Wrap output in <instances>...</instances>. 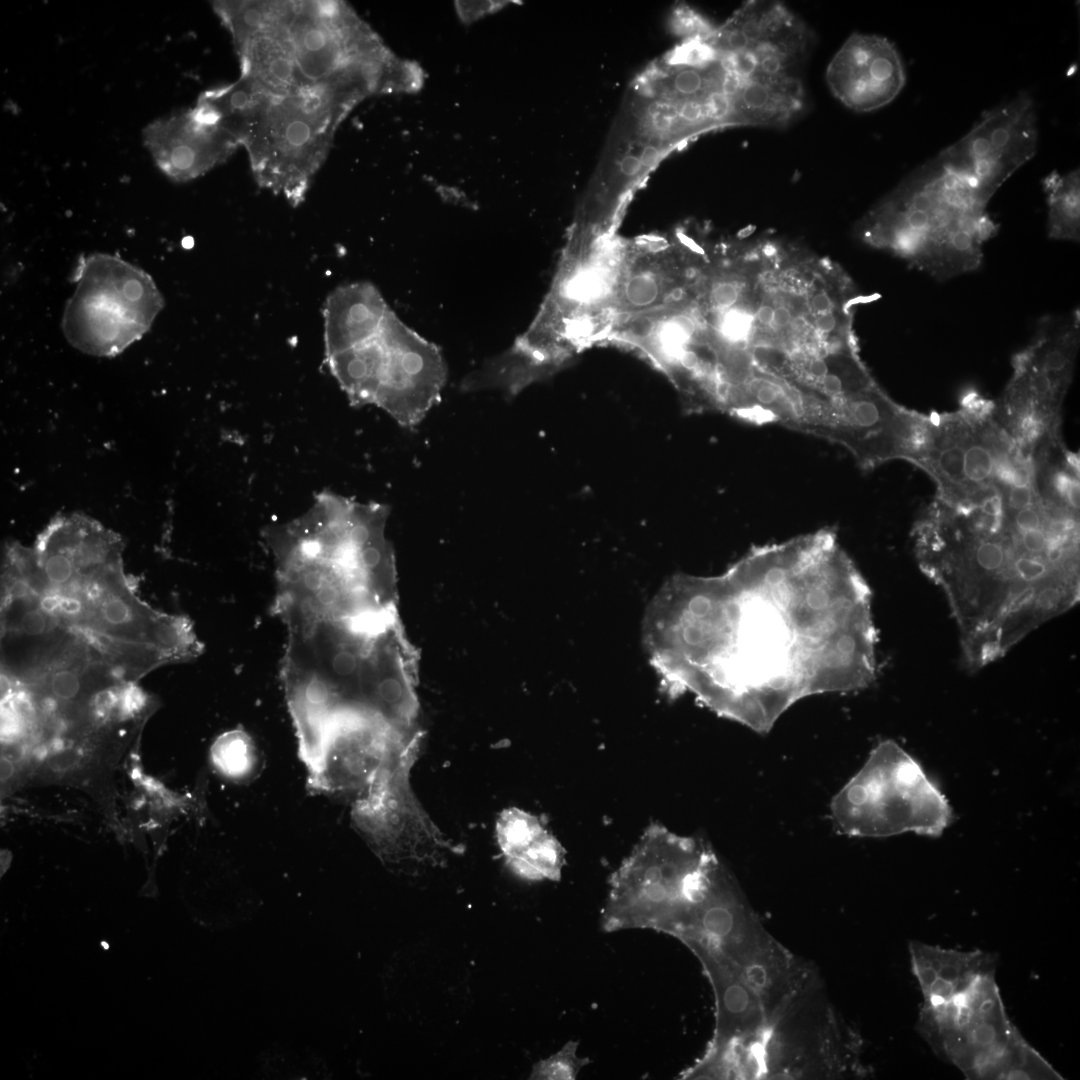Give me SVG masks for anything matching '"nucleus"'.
Segmentation results:
<instances>
[{
    "label": "nucleus",
    "instance_id": "412c9836",
    "mask_svg": "<svg viewBox=\"0 0 1080 1080\" xmlns=\"http://www.w3.org/2000/svg\"><path fill=\"white\" fill-rule=\"evenodd\" d=\"M212 6L238 51L253 36L288 26L296 1H214Z\"/></svg>",
    "mask_w": 1080,
    "mask_h": 1080
},
{
    "label": "nucleus",
    "instance_id": "a878e982",
    "mask_svg": "<svg viewBox=\"0 0 1080 1080\" xmlns=\"http://www.w3.org/2000/svg\"><path fill=\"white\" fill-rule=\"evenodd\" d=\"M504 1H456L455 8L462 22L470 24L505 5Z\"/></svg>",
    "mask_w": 1080,
    "mask_h": 1080
},
{
    "label": "nucleus",
    "instance_id": "4be33fe9",
    "mask_svg": "<svg viewBox=\"0 0 1080 1080\" xmlns=\"http://www.w3.org/2000/svg\"><path fill=\"white\" fill-rule=\"evenodd\" d=\"M1048 203V235L1052 239L1078 241L1080 238V173H1050L1043 180Z\"/></svg>",
    "mask_w": 1080,
    "mask_h": 1080
},
{
    "label": "nucleus",
    "instance_id": "aec40b11",
    "mask_svg": "<svg viewBox=\"0 0 1080 1080\" xmlns=\"http://www.w3.org/2000/svg\"><path fill=\"white\" fill-rule=\"evenodd\" d=\"M272 98L257 82L241 76L233 84L203 92L195 108L244 146Z\"/></svg>",
    "mask_w": 1080,
    "mask_h": 1080
},
{
    "label": "nucleus",
    "instance_id": "a211bd4d",
    "mask_svg": "<svg viewBox=\"0 0 1080 1080\" xmlns=\"http://www.w3.org/2000/svg\"><path fill=\"white\" fill-rule=\"evenodd\" d=\"M733 79L734 88L730 94L732 125L784 128L801 118L808 108L801 77Z\"/></svg>",
    "mask_w": 1080,
    "mask_h": 1080
},
{
    "label": "nucleus",
    "instance_id": "b1692460",
    "mask_svg": "<svg viewBox=\"0 0 1080 1080\" xmlns=\"http://www.w3.org/2000/svg\"><path fill=\"white\" fill-rule=\"evenodd\" d=\"M578 1042L569 1041L560 1051L534 1064L529 1079H575L590 1061L577 1056Z\"/></svg>",
    "mask_w": 1080,
    "mask_h": 1080
},
{
    "label": "nucleus",
    "instance_id": "6e6552de",
    "mask_svg": "<svg viewBox=\"0 0 1080 1080\" xmlns=\"http://www.w3.org/2000/svg\"><path fill=\"white\" fill-rule=\"evenodd\" d=\"M85 261L65 310V335L83 352L118 354L150 328L163 298L146 273L123 260L94 255Z\"/></svg>",
    "mask_w": 1080,
    "mask_h": 1080
},
{
    "label": "nucleus",
    "instance_id": "f257e3e1",
    "mask_svg": "<svg viewBox=\"0 0 1080 1080\" xmlns=\"http://www.w3.org/2000/svg\"><path fill=\"white\" fill-rule=\"evenodd\" d=\"M724 581L721 648L697 690L711 707L764 732L804 697L874 680L871 593L833 531L755 546Z\"/></svg>",
    "mask_w": 1080,
    "mask_h": 1080
},
{
    "label": "nucleus",
    "instance_id": "2f4dec72",
    "mask_svg": "<svg viewBox=\"0 0 1080 1080\" xmlns=\"http://www.w3.org/2000/svg\"><path fill=\"white\" fill-rule=\"evenodd\" d=\"M661 156L660 150L656 146L645 147L639 157L642 167H650L657 162Z\"/></svg>",
    "mask_w": 1080,
    "mask_h": 1080
},
{
    "label": "nucleus",
    "instance_id": "0eeeda50",
    "mask_svg": "<svg viewBox=\"0 0 1080 1080\" xmlns=\"http://www.w3.org/2000/svg\"><path fill=\"white\" fill-rule=\"evenodd\" d=\"M345 117L316 85L273 96L244 144L259 186L300 204Z\"/></svg>",
    "mask_w": 1080,
    "mask_h": 1080
},
{
    "label": "nucleus",
    "instance_id": "7c9ffc66",
    "mask_svg": "<svg viewBox=\"0 0 1080 1080\" xmlns=\"http://www.w3.org/2000/svg\"><path fill=\"white\" fill-rule=\"evenodd\" d=\"M817 329L820 333H831L837 325V319L832 312L819 315L816 321Z\"/></svg>",
    "mask_w": 1080,
    "mask_h": 1080
},
{
    "label": "nucleus",
    "instance_id": "2eb2a0df",
    "mask_svg": "<svg viewBox=\"0 0 1080 1080\" xmlns=\"http://www.w3.org/2000/svg\"><path fill=\"white\" fill-rule=\"evenodd\" d=\"M495 831L498 846L514 873L529 880L560 879L564 849L537 817L507 808L498 816Z\"/></svg>",
    "mask_w": 1080,
    "mask_h": 1080
},
{
    "label": "nucleus",
    "instance_id": "f03ea898",
    "mask_svg": "<svg viewBox=\"0 0 1080 1080\" xmlns=\"http://www.w3.org/2000/svg\"><path fill=\"white\" fill-rule=\"evenodd\" d=\"M913 539L921 570L948 601L971 671L1079 601V509L1039 489L1019 505L1002 491L968 506L936 500Z\"/></svg>",
    "mask_w": 1080,
    "mask_h": 1080
},
{
    "label": "nucleus",
    "instance_id": "39448f33",
    "mask_svg": "<svg viewBox=\"0 0 1080 1080\" xmlns=\"http://www.w3.org/2000/svg\"><path fill=\"white\" fill-rule=\"evenodd\" d=\"M916 1029L969 1079H1062L1009 1019L995 972L951 999L924 1004Z\"/></svg>",
    "mask_w": 1080,
    "mask_h": 1080
},
{
    "label": "nucleus",
    "instance_id": "6ab92c4d",
    "mask_svg": "<svg viewBox=\"0 0 1080 1080\" xmlns=\"http://www.w3.org/2000/svg\"><path fill=\"white\" fill-rule=\"evenodd\" d=\"M236 52L241 76L254 80L273 96L309 88L296 64L287 26L253 36Z\"/></svg>",
    "mask_w": 1080,
    "mask_h": 1080
},
{
    "label": "nucleus",
    "instance_id": "393cba45",
    "mask_svg": "<svg viewBox=\"0 0 1080 1080\" xmlns=\"http://www.w3.org/2000/svg\"><path fill=\"white\" fill-rule=\"evenodd\" d=\"M754 317L749 313L737 308L728 309L721 320L720 333L724 341L730 345H740L748 339L753 325Z\"/></svg>",
    "mask_w": 1080,
    "mask_h": 1080
},
{
    "label": "nucleus",
    "instance_id": "bb28decb",
    "mask_svg": "<svg viewBox=\"0 0 1080 1080\" xmlns=\"http://www.w3.org/2000/svg\"><path fill=\"white\" fill-rule=\"evenodd\" d=\"M738 286L731 281L718 282L711 291L714 306L721 310L730 309L738 300Z\"/></svg>",
    "mask_w": 1080,
    "mask_h": 1080
},
{
    "label": "nucleus",
    "instance_id": "423d86ee",
    "mask_svg": "<svg viewBox=\"0 0 1080 1080\" xmlns=\"http://www.w3.org/2000/svg\"><path fill=\"white\" fill-rule=\"evenodd\" d=\"M831 813L841 832L858 837L905 832L936 837L952 816L945 796L918 762L890 740L879 743L838 792Z\"/></svg>",
    "mask_w": 1080,
    "mask_h": 1080
},
{
    "label": "nucleus",
    "instance_id": "5701e85b",
    "mask_svg": "<svg viewBox=\"0 0 1080 1080\" xmlns=\"http://www.w3.org/2000/svg\"><path fill=\"white\" fill-rule=\"evenodd\" d=\"M213 764L230 778H243L254 766V747L250 736L235 729L219 736L211 748Z\"/></svg>",
    "mask_w": 1080,
    "mask_h": 1080
},
{
    "label": "nucleus",
    "instance_id": "20e7f679",
    "mask_svg": "<svg viewBox=\"0 0 1080 1080\" xmlns=\"http://www.w3.org/2000/svg\"><path fill=\"white\" fill-rule=\"evenodd\" d=\"M988 202L932 159L870 210L859 229L869 243L944 281L981 265L984 244L998 231Z\"/></svg>",
    "mask_w": 1080,
    "mask_h": 1080
},
{
    "label": "nucleus",
    "instance_id": "ddd939ff",
    "mask_svg": "<svg viewBox=\"0 0 1080 1080\" xmlns=\"http://www.w3.org/2000/svg\"><path fill=\"white\" fill-rule=\"evenodd\" d=\"M825 78L832 95L859 113L887 106L906 82L895 45L885 37L859 32L852 33L836 51Z\"/></svg>",
    "mask_w": 1080,
    "mask_h": 1080
},
{
    "label": "nucleus",
    "instance_id": "9d476101",
    "mask_svg": "<svg viewBox=\"0 0 1080 1080\" xmlns=\"http://www.w3.org/2000/svg\"><path fill=\"white\" fill-rule=\"evenodd\" d=\"M815 42L812 29L784 4L748 1L707 43L736 80L801 77Z\"/></svg>",
    "mask_w": 1080,
    "mask_h": 1080
},
{
    "label": "nucleus",
    "instance_id": "7ed1b4c3",
    "mask_svg": "<svg viewBox=\"0 0 1080 1080\" xmlns=\"http://www.w3.org/2000/svg\"><path fill=\"white\" fill-rule=\"evenodd\" d=\"M122 543L80 515L54 519L33 548L13 544L2 573L1 640L42 655L108 658L145 674L203 652L189 618L136 596Z\"/></svg>",
    "mask_w": 1080,
    "mask_h": 1080
},
{
    "label": "nucleus",
    "instance_id": "cd10ccee",
    "mask_svg": "<svg viewBox=\"0 0 1080 1080\" xmlns=\"http://www.w3.org/2000/svg\"><path fill=\"white\" fill-rule=\"evenodd\" d=\"M642 170L639 157L628 154L620 162V171L627 177H633Z\"/></svg>",
    "mask_w": 1080,
    "mask_h": 1080
},
{
    "label": "nucleus",
    "instance_id": "f3484780",
    "mask_svg": "<svg viewBox=\"0 0 1080 1080\" xmlns=\"http://www.w3.org/2000/svg\"><path fill=\"white\" fill-rule=\"evenodd\" d=\"M327 356L345 350L374 335L390 312L378 292L368 283L337 287L323 307Z\"/></svg>",
    "mask_w": 1080,
    "mask_h": 1080
},
{
    "label": "nucleus",
    "instance_id": "f8f14e48",
    "mask_svg": "<svg viewBox=\"0 0 1080 1080\" xmlns=\"http://www.w3.org/2000/svg\"><path fill=\"white\" fill-rule=\"evenodd\" d=\"M287 34L309 87L325 83L354 54L381 40L341 1H296Z\"/></svg>",
    "mask_w": 1080,
    "mask_h": 1080
},
{
    "label": "nucleus",
    "instance_id": "c756f323",
    "mask_svg": "<svg viewBox=\"0 0 1080 1080\" xmlns=\"http://www.w3.org/2000/svg\"><path fill=\"white\" fill-rule=\"evenodd\" d=\"M791 321L792 314L786 306L779 305L774 308L772 324H774L778 328H785L791 323Z\"/></svg>",
    "mask_w": 1080,
    "mask_h": 1080
},
{
    "label": "nucleus",
    "instance_id": "4468645a",
    "mask_svg": "<svg viewBox=\"0 0 1080 1080\" xmlns=\"http://www.w3.org/2000/svg\"><path fill=\"white\" fill-rule=\"evenodd\" d=\"M143 141L157 167L176 182L205 174L240 146L195 107L149 123Z\"/></svg>",
    "mask_w": 1080,
    "mask_h": 1080
},
{
    "label": "nucleus",
    "instance_id": "9b49d317",
    "mask_svg": "<svg viewBox=\"0 0 1080 1080\" xmlns=\"http://www.w3.org/2000/svg\"><path fill=\"white\" fill-rule=\"evenodd\" d=\"M1036 111L1027 92L986 111L960 140L934 160L990 200L1037 150Z\"/></svg>",
    "mask_w": 1080,
    "mask_h": 1080
},
{
    "label": "nucleus",
    "instance_id": "473e14b6",
    "mask_svg": "<svg viewBox=\"0 0 1080 1080\" xmlns=\"http://www.w3.org/2000/svg\"><path fill=\"white\" fill-rule=\"evenodd\" d=\"M774 308L770 305H762L755 313V319L762 325H771L773 322Z\"/></svg>",
    "mask_w": 1080,
    "mask_h": 1080
},
{
    "label": "nucleus",
    "instance_id": "1a4fd4ad",
    "mask_svg": "<svg viewBox=\"0 0 1080 1080\" xmlns=\"http://www.w3.org/2000/svg\"><path fill=\"white\" fill-rule=\"evenodd\" d=\"M349 353L359 377L357 401L380 404L400 424L417 425L440 399L446 375L440 354L392 312L377 333Z\"/></svg>",
    "mask_w": 1080,
    "mask_h": 1080
},
{
    "label": "nucleus",
    "instance_id": "dca6fc26",
    "mask_svg": "<svg viewBox=\"0 0 1080 1080\" xmlns=\"http://www.w3.org/2000/svg\"><path fill=\"white\" fill-rule=\"evenodd\" d=\"M909 953L924 1004L945 1002L980 977L996 972V957L981 950L960 951L911 941Z\"/></svg>",
    "mask_w": 1080,
    "mask_h": 1080
},
{
    "label": "nucleus",
    "instance_id": "c85d7f7f",
    "mask_svg": "<svg viewBox=\"0 0 1080 1080\" xmlns=\"http://www.w3.org/2000/svg\"><path fill=\"white\" fill-rule=\"evenodd\" d=\"M832 305L830 296L825 292H819L811 299L812 308L820 315L831 312Z\"/></svg>",
    "mask_w": 1080,
    "mask_h": 1080
}]
</instances>
